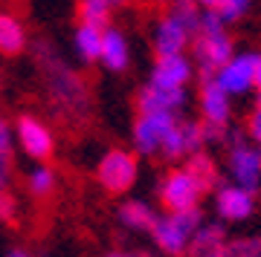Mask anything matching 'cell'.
Segmentation results:
<instances>
[{"label": "cell", "mask_w": 261, "mask_h": 257, "mask_svg": "<svg viewBox=\"0 0 261 257\" xmlns=\"http://www.w3.org/2000/svg\"><path fill=\"white\" fill-rule=\"evenodd\" d=\"M197 23H200V6L197 3H174L163 18L154 23V52L157 58L168 55H183L192 38L197 35Z\"/></svg>", "instance_id": "6da1fadb"}, {"label": "cell", "mask_w": 261, "mask_h": 257, "mask_svg": "<svg viewBox=\"0 0 261 257\" xmlns=\"http://www.w3.org/2000/svg\"><path fill=\"white\" fill-rule=\"evenodd\" d=\"M203 226V214L200 208L195 211H180V214H166V217H157L154 229H151V237L157 243V248L168 257H180L189 251V243L195 237V231Z\"/></svg>", "instance_id": "7a4b0ae2"}, {"label": "cell", "mask_w": 261, "mask_h": 257, "mask_svg": "<svg viewBox=\"0 0 261 257\" xmlns=\"http://www.w3.org/2000/svg\"><path fill=\"white\" fill-rule=\"evenodd\" d=\"M140 179V156L125 147L105 150L96 162V182L108 194H128Z\"/></svg>", "instance_id": "3957f363"}, {"label": "cell", "mask_w": 261, "mask_h": 257, "mask_svg": "<svg viewBox=\"0 0 261 257\" xmlns=\"http://www.w3.org/2000/svg\"><path fill=\"white\" fill-rule=\"evenodd\" d=\"M12 130H15V145L23 150V156H29L35 165H47V159L56 153V133L47 121L32 113H23L12 124Z\"/></svg>", "instance_id": "277c9868"}, {"label": "cell", "mask_w": 261, "mask_h": 257, "mask_svg": "<svg viewBox=\"0 0 261 257\" xmlns=\"http://www.w3.org/2000/svg\"><path fill=\"white\" fill-rule=\"evenodd\" d=\"M203 185L197 182L195 176L177 168V171H168L160 182V202L166 205L168 214H180V211H195L200 208L203 200Z\"/></svg>", "instance_id": "5b68a950"}, {"label": "cell", "mask_w": 261, "mask_h": 257, "mask_svg": "<svg viewBox=\"0 0 261 257\" xmlns=\"http://www.w3.org/2000/svg\"><path fill=\"white\" fill-rule=\"evenodd\" d=\"M229 176H232V185L244 188V191L255 194L261 185V147H255L252 142H247L244 136L232 139V147H229Z\"/></svg>", "instance_id": "8992f818"}, {"label": "cell", "mask_w": 261, "mask_h": 257, "mask_svg": "<svg viewBox=\"0 0 261 257\" xmlns=\"http://www.w3.org/2000/svg\"><path fill=\"white\" fill-rule=\"evenodd\" d=\"M192 49H195V64L203 73V81L212 78L235 55V44L232 38L226 35V29L224 32H197L192 38Z\"/></svg>", "instance_id": "52a82bcc"}, {"label": "cell", "mask_w": 261, "mask_h": 257, "mask_svg": "<svg viewBox=\"0 0 261 257\" xmlns=\"http://www.w3.org/2000/svg\"><path fill=\"white\" fill-rule=\"evenodd\" d=\"M177 124V116H168V113H142L134 121L130 139H134V153L137 156H157L163 139L168 136V130Z\"/></svg>", "instance_id": "ba28073f"}, {"label": "cell", "mask_w": 261, "mask_h": 257, "mask_svg": "<svg viewBox=\"0 0 261 257\" xmlns=\"http://www.w3.org/2000/svg\"><path fill=\"white\" fill-rule=\"evenodd\" d=\"M47 87L53 92V99L67 104L70 110H84L87 107V87L79 81V75L70 67H64L56 58L47 64Z\"/></svg>", "instance_id": "9c48e42d"}, {"label": "cell", "mask_w": 261, "mask_h": 257, "mask_svg": "<svg viewBox=\"0 0 261 257\" xmlns=\"http://www.w3.org/2000/svg\"><path fill=\"white\" fill-rule=\"evenodd\" d=\"M255 52H238L226 61L218 73L212 75V81L232 99V95H244L252 90V70H255Z\"/></svg>", "instance_id": "30bf717a"}, {"label": "cell", "mask_w": 261, "mask_h": 257, "mask_svg": "<svg viewBox=\"0 0 261 257\" xmlns=\"http://www.w3.org/2000/svg\"><path fill=\"white\" fill-rule=\"evenodd\" d=\"M203 150V127L197 121H180L168 130V136L160 145V156L166 159H189L192 153Z\"/></svg>", "instance_id": "8fae6325"}, {"label": "cell", "mask_w": 261, "mask_h": 257, "mask_svg": "<svg viewBox=\"0 0 261 257\" xmlns=\"http://www.w3.org/2000/svg\"><path fill=\"white\" fill-rule=\"evenodd\" d=\"M192 75H195V64L189 61V55H168L154 61L148 84L160 90H186Z\"/></svg>", "instance_id": "7c38bea8"}, {"label": "cell", "mask_w": 261, "mask_h": 257, "mask_svg": "<svg viewBox=\"0 0 261 257\" xmlns=\"http://www.w3.org/2000/svg\"><path fill=\"white\" fill-rule=\"evenodd\" d=\"M215 211L224 222H244L255 211V194L244 191L238 185H218L215 194Z\"/></svg>", "instance_id": "4fadbf2b"}, {"label": "cell", "mask_w": 261, "mask_h": 257, "mask_svg": "<svg viewBox=\"0 0 261 257\" xmlns=\"http://www.w3.org/2000/svg\"><path fill=\"white\" fill-rule=\"evenodd\" d=\"M197 104H200V116H203V124H212V127H226V121L232 116V101L226 95L212 78H206L200 84V95H197Z\"/></svg>", "instance_id": "5bb4252c"}, {"label": "cell", "mask_w": 261, "mask_h": 257, "mask_svg": "<svg viewBox=\"0 0 261 257\" xmlns=\"http://www.w3.org/2000/svg\"><path fill=\"white\" fill-rule=\"evenodd\" d=\"M137 107H140V116L142 113H168V116H177L186 107V90H160V87L145 84L137 92Z\"/></svg>", "instance_id": "9a60e30c"}, {"label": "cell", "mask_w": 261, "mask_h": 257, "mask_svg": "<svg viewBox=\"0 0 261 257\" xmlns=\"http://www.w3.org/2000/svg\"><path fill=\"white\" fill-rule=\"evenodd\" d=\"M99 64L108 73H125L130 64V44L125 32L116 26H108L102 32V52H99Z\"/></svg>", "instance_id": "2e32d148"}, {"label": "cell", "mask_w": 261, "mask_h": 257, "mask_svg": "<svg viewBox=\"0 0 261 257\" xmlns=\"http://www.w3.org/2000/svg\"><path fill=\"white\" fill-rule=\"evenodd\" d=\"M226 229L221 222H203L195 231V237L189 243V257H224V246H226Z\"/></svg>", "instance_id": "e0dca14e"}, {"label": "cell", "mask_w": 261, "mask_h": 257, "mask_svg": "<svg viewBox=\"0 0 261 257\" xmlns=\"http://www.w3.org/2000/svg\"><path fill=\"white\" fill-rule=\"evenodd\" d=\"M29 44L27 23L15 12L0 9V55H20Z\"/></svg>", "instance_id": "ac0fdd59"}, {"label": "cell", "mask_w": 261, "mask_h": 257, "mask_svg": "<svg viewBox=\"0 0 261 257\" xmlns=\"http://www.w3.org/2000/svg\"><path fill=\"white\" fill-rule=\"evenodd\" d=\"M116 220L128 231H151L157 222V211L145 200H125L116 211Z\"/></svg>", "instance_id": "d6986e66"}, {"label": "cell", "mask_w": 261, "mask_h": 257, "mask_svg": "<svg viewBox=\"0 0 261 257\" xmlns=\"http://www.w3.org/2000/svg\"><path fill=\"white\" fill-rule=\"evenodd\" d=\"M102 32L105 29H96V26H84L79 23L73 32V49L82 64H96L99 61V52H102Z\"/></svg>", "instance_id": "ffe728a7"}, {"label": "cell", "mask_w": 261, "mask_h": 257, "mask_svg": "<svg viewBox=\"0 0 261 257\" xmlns=\"http://www.w3.org/2000/svg\"><path fill=\"white\" fill-rule=\"evenodd\" d=\"M111 12H113L111 0H82L79 3V23L108 29L111 26Z\"/></svg>", "instance_id": "44dd1931"}, {"label": "cell", "mask_w": 261, "mask_h": 257, "mask_svg": "<svg viewBox=\"0 0 261 257\" xmlns=\"http://www.w3.org/2000/svg\"><path fill=\"white\" fill-rule=\"evenodd\" d=\"M56 185H58V176L49 165H35L27 174V191L32 200H47L49 194L56 191Z\"/></svg>", "instance_id": "7402d4cb"}, {"label": "cell", "mask_w": 261, "mask_h": 257, "mask_svg": "<svg viewBox=\"0 0 261 257\" xmlns=\"http://www.w3.org/2000/svg\"><path fill=\"white\" fill-rule=\"evenodd\" d=\"M183 171H189V174L195 176L197 182L203 185V191H209L212 185H218V165H215V159L206 153V150H200V153H192V156L186 159V168Z\"/></svg>", "instance_id": "603a6c76"}, {"label": "cell", "mask_w": 261, "mask_h": 257, "mask_svg": "<svg viewBox=\"0 0 261 257\" xmlns=\"http://www.w3.org/2000/svg\"><path fill=\"white\" fill-rule=\"evenodd\" d=\"M206 9L212 12L215 18L221 20V23H235V20H241L250 9V0H209L206 3Z\"/></svg>", "instance_id": "cb8c5ba5"}, {"label": "cell", "mask_w": 261, "mask_h": 257, "mask_svg": "<svg viewBox=\"0 0 261 257\" xmlns=\"http://www.w3.org/2000/svg\"><path fill=\"white\" fill-rule=\"evenodd\" d=\"M224 257H261V237H238V240H226Z\"/></svg>", "instance_id": "d4e9b609"}, {"label": "cell", "mask_w": 261, "mask_h": 257, "mask_svg": "<svg viewBox=\"0 0 261 257\" xmlns=\"http://www.w3.org/2000/svg\"><path fill=\"white\" fill-rule=\"evenodd\" d=\"M18 214H20V205H18V200H15V194L0 191V222L12 226V222L18 220Z\"/></svg>", "instance_id": "484cf974"}, {"label": "cell", "mask_w": 261, "mask_h": 257, "mask_svg": "<svg viewBox=\"0 0 261 257\" xmlns=\"http://www.w3.org/2000/svg\"><path fill=\"white\" fill-rule=\"evenodd\" d=\"M12 150H15V130H12V121L0 116V156L12 159Z\"/></svg>", "instance_id": "4316f807"}, {"label": "cell", "mask_w": 261, "mask_h": 257, "mask_svg": "<svg viewBox=\"0 0 261 257\" xmlns=\"http://www.w3.org/2000/svg\"><path fill=\"white\" fill-rule=\"evenodd\" d=\"M247 133H250L252 145L261 147V95H258V104H255V110H252L250 121H247Z\"/></svg>", "instance_id": "83f0119b"}, {"label": "cell", "mask_w": 261, "mask_h": 257, "mask_svg": "<svg viewBox=\"0 0 261 257\" xmlns=\"http://www.w3.org/2000/svg\"><path fill=\"white\" fill-rule=\"evenodd\" d=\"M203 127V145L209 142H224L226 139V127H212V124H200Z\"/></svg>", "instance_id": "f1b7e54d"}, {"label": "cell", "mask_w": 261, "mask_h": 257, "mask_svg": "<svg viewBox=\"0 0 261 257\" xmlns=\"http://www.w3.org/2000/svg\"><path fill=\"white\" fill-rule=\"evenodd\" d=\"M12 182V159L0 156V191H6Z\"/></svg>", "instance_id": "f546056e"}, {"label": "cell", "mask_w": 261, "mask_h": 257, "mask_svg": "<svg viewBox=\"0 0 261 257\" xmlns=\"http://www.w3.org/2000/svg\"><path fill=\"white\" fill-rule=\"evenodd\" d=\"M252 90H258L261 95V55L255 58V70H252Z\"/></svg>", "instance_id": "4dcf8cb0"}, {"label": "cell", "mask_w": 261, "mask_h": 257, "mask_svg": "<svg viewBox=\"0 0 261 257\" xmlns=\"http://www.w3.org/2000/svg\"><path fill=\"white\" fill-rule=\"evenodd\" d=\"M6 257H38V254H32L29 248H9V254Z\"/></svg>", "instance_id": "1f68e13d"}, {"label": "cell", "mask_w": 261, "mask_h": 257, "mask_svg": "<svg viewBox=\"0 0 261 257\" xmlns=\"http://www.w3.org/2000/svg\"><path fill=\"white\" fill-rule=\"evenodd\" d=\"M105 257H148V254H142V251H111Z\"/></svg>", "instance_id": "d6a6232c"}]
</instances>
